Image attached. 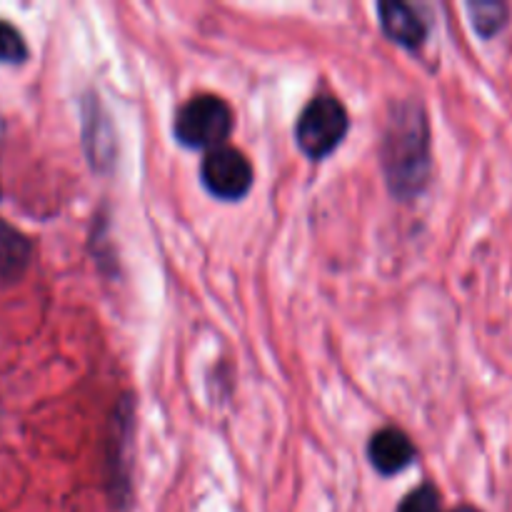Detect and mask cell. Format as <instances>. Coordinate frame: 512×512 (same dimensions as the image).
<instances>
[{
  "mask_svg": "<svg viewBox=\"0 0 512 512\" xmlns=\"http://www.w3.org/2000/svg\"><path fill=\"white\" fill-rule=\"evenodd\" d=\"M30 260V240L20 230L0 220V285L15 283Z\"/></svg>",
  "mask_w": 512,
  "mask_h": 512,
  "instance_id": "52a82bcc",
  "label": "cell"
},
{
  "mask_svg": "<svg viewBox=\"0 0 512 512\" xmlns=\"http://www.w3.org/2000/svg\"><path fill=\"white\" fill-rule=\"evenodd\" d=\"M383 168L395 198H415L430 175L428 118L415 103L398 105L385 130Z\"/></svg>",
  "mask_w": 512,
  "mask_h": 512,
  "instance_id": "6da1fadb",
  "label": "cell"
},
{
  "mask_svg": "<svg viewBox=\"0 0 512 512\" xmlns=\"http://www.w3.org/2000/svg\"><path fill=\"white\" fill-rule=\"evenodd\" d=\"M233 130V110L218 95H195L175 115V138L185 148H220Z\"/></svg>",
  "mask_w": 512,
  "mask_h": 512,
  "instance_id": "7a4b0ae2",
  "label": "cell"
},
{
  "mask_svg": "<svg viewBox=\"0 0 512 512\" xmlns=\"http://www.w3.org/2000/svg\"><path fill=\"white\" fill-rule=\"evenodd\" d=\"M380 13V25H383V33L388 35L393 43L403 45V48H420L428 35V25L420 18L418 10L410 8L408 3H400V0H383L378 5Z\"/></svg>",
  "mask_w": 512,
  "mask_h": 512,
  "instance_id": "5b68a950",
  "label": "cell"
},
{
  "mask_svg": "<svg viewBox=\"0 0 512 512\" xmlns=\"http://www.w3.org/2000/svg\"><path fill=\"white\" fill-rule=\"evenodd\" d=\"M453 512H478V510L470 508V505H463V508H458V510H453Z\"/></svg>",
  "mask_w": 512,
  "mask_h": 512,
  "instance_id": "8fae6325",
  "label": "cell"
},
{
  "mask_svg": "<svg viewBox=\"0 0 512 512\" xmlns=\"http://www.w3.org/2000/svg\"><path fill=\"white\" fill-rule=\"evenodd\" d=\"M28 58V48L18 30L10 23L0 20V60L3 63H23Z\"/></svg>",
  "mask_w": 512,
  "mask_h": 512,
  "instance_id": "9c48e42d",
  "label": "cell"
},
{
  "mask_svg": "<svg viewBox=\"0 0 512 512\" xmlns=\"http://www.w3.org/2000/svg\"><path fill=\"white\" fill-rule=\"evenodd\" d=\"M348 110L330 95H318L305 105L295 125V138L308 158L320 160L333 153L348 133Z\"/></svg>",
  "mask_w": 512,
  "mask_h": 512,
  "instance_id": "3957f363",
  "label": "cell"
},
{
  "mask_svg": "<svg viewBox=\"0 0 512 512\" xmlns=\"http://www.w3.org/2000/svg\"><path fill=\"white\" fill-rule=\"evenodd\" d=\"M370 463L378 473L395 475L408 468L415 460V445L408 435L398 428H383L370 438L368 445Z\"/></svg>",
  "mask_w": 512,
  "mask_h": 512,
  "instance_id": "8992f818",
  "label": "cell"
},
{
  "mask_svg": "<svg viewBox=\"0 0 512 512\" xmlns=\"http://www.w3.org/2000/svg\"><path fill=\"white\" fill-rule=\"evenodd\" d=\"M398 512H443L440 505V493L430 483L420 485L413 493L405 495V500L400 503Z\"/></svg>",
  "mask_w": 512,
  "mask_h": 512,
  "instance_id": "30bf717a",
  "label": "cell"
},
{
  "mask_svg": "<svg viewBox=\"0 0 512 512\" xmlns=\"http://www.w3.org/2000/svg\"><path fill=\"white\" fill-rule=\"evenodd\" d=\"M470 18H473L475 30H478L483 38H493L498 30H503V25L508 23V5L495 3V0H478V3H470Z\"/></svg>",
  "mask_w": 512,
  "mask_h": 512,
  "instance_id": "ba28073f",
  "label": "cell"
},
{
  "mask_svg": "<svg viewBox=\"0 0 512 512\" xmlns=\"http://www.w3.org/2000/svg\"><path fill=\"white\" fill-rule=\"evenodd\" d=\"M200 178L208 193L220 200H240L253 188V165L240 150L230 145L208 150L200 168Z\"/></svg>",
  "mask_w": 512,
  "mask_h": 512,
  "instance_id": "277c9868",
  "label": "cell"
}]
</instances>
